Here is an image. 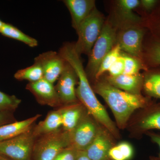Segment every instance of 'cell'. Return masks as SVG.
I'll list each match as a JSON object with an SVG mask.
<instances>
[{
    "mask_svg": "<svg viewBox=\"0 0 160 160\" xmlns=\"http://www.w3.org/2000/svg\"><path fill=\"white\" fill-rule=\"evenodd\" d=\"M58 52L70 64L77 74L78 86L76 92L78 100L99 124L109 132L114 138L119 139L120 134L117 126L96 96L84 69L81 56L75 50L74 44L66 43L60 48Z\"/></svg>",
    "mask_w": 160,
    "mask_h": 160,
    "instance_id": "1",
    "label": "cell"
},
{
    "mask_svg": "<svg viewBox=\"0 0 160 160\" xmlns=\"http://www.w3.org/2000/svg\"><path fill=\"white\" fill-rule=\"evenodd\" d=\"M92 89L95 92L103 98L111 109L117 126L120 129H125L128 126L135 112L153 102L148 97L132 94L116 88L106 80H97Z\"/></svg>",
    "mask_w": 160,
    "mask_h": 160,
    "instance_id": "2",
    "label": "cell"
},
{
    "mask_svg": "<svg viewBox=\"0 0 160 160\" xmlns=\"http://www.w3.org/2000/svg\"><path fill=\"white\" fill-rule=\"evenodd\" d=\"M117 26L110 20L105 21L99 36L89 56L85 69L88 78H94L104 58L117 44Z\"/></svg>",
    "mask_w": 160,
    "mask_h": 160,
    "instance_id": "3",
    "label": "cell"
},
{
    "mask_svg": "<svg viewBox=\"0 0 160 160\" xmlns=\"http://www.w3.org/2000/svg\"><path fill=\"white\" fill-rule=\"evenodd\" d=\"M105 22L103 14L96 8L80 24L76 30L78 40L74 44L75 50L79 55H89Z\"/></svg>",
    "mask_w": 160,
    "mask_h": 160,
    "instance_id": "4",
    "label": "cell"
},
{
    "mask_svg": "<svg viewBox=\"0 0 160 160\" xmlns=\"http://www.w3.org/2000/svg\"><path fill=\"white\" fill-rule=\"evenodd\" d=\"M70 146V132L60 129L44 135L35 142L31 160H52Z\"/></svg>",
    "mask_w": 160,
    "mask_h": 160,
    "instance_id": "5",
    "label": "cell"
},
{
    "mask_svg": "<svg viewBox=\"0 0 160 160\" xmlns=\"http://www.w3.org/2000/svg\"><path fill=\"white\" fill-rule=\"evenodd\" d=\"M32 129L0 142V156L9 160H31L35 139Z\"/></svg>",
    "mask_w": 160,
    "mask_h": 160,
    "instance_id": "6",
    "label": "cell"
},
{
    "mask_svg": "<svg viewBox=\"0 0 160 160\" xmlns=\"http://www.w3.org/2000/svg\"><path fill=\"white\" fill-rule=\"evenodd\" d=\"M145 27L143 25H134L121 29L117 33V44L119 45L122 51L142 59L143 41L146 33Z\"/></svg>",
    "mask_w": 160,
    "mask_h": 160,
    "instance_id": "7",
    "label": "cell"
},
{
    "mask_svg": "<svg viewBox=\"0 0 160 160\" xmlns=\"http://www.w3.org/2000/svg\"><path fill=\"white\" fill-rule=\"evenodd\" d=\"M101 126L86 112L76 127L70 132V146L78 151H85L96 136Z\"/></svg>",
    "mask_w": 160,
    "mask_h": 160,
    "instance_id": "8",
    "label": "cell"
},
{
    "mask_svg": "<svg viewBox=\"0 0 160 160\" xmlns=\"http://www.w3.org/2000/svg\"><path fill=\"white\" fill-rule=\"evenodd\" d=\"M78 75L74 69L66 62L55 86L56 89L63 106L77 102L78 99L75 86L78 82Z\"/></svg>",
    "mask_w": 160,
    "mask_h": 160,
    "instance_id": "9",
    "label": "cell"
},
{
    "mask_svg": "<svg viewBox=\"0 0 160 160\" xmlns=\"http://www.w3.org/2000/svg\"><path fill=\"white\" fill-rule=\"evenodd\" d=\"M130 128L138 135L144 134L154 129L160 130V102H152L140 109Z\"/></svg>",
    "mask_w": 160,
    "mask_h": 160,
    "instance_id": "10",
    "label": "cell"
},
{
    "mask_svg": "<svg viewBox=\"0 0 160 160\" xmlns=\"http://www.w3.org/2000/svg\"><path fill=\"white\" fill-rule=\"evenodd\" d=\"M66 62L59 52L53 51L43 52L34 59L42 69L43 78L52 84L58 79Z\"/></svg>",
    "mask_w": 160,
    "mask_h": 160,
    "instance_id": "11",
    "label": "cell"
},
{
    "mask_svg": "<svg viewBox=\"0 0 160 160\" xmlns=\"http://www.w3.org/2000/svg\"><path fill=\"white\" fill-rule=\"evenodd\" d=\"M53 84L43 78L37 82H29L26 89L34 95L38 102L41 105L62 107L63 105Z\"/></svg>",
    "mask_w": 160,
    "mask_h": 160,
    "instance_id": "12",
    "label": "cell"
},
{
    "mask_svg": "<svg viewBox=\"0 0 160 160\" xmlns=\"http://www.w3.org/2000/svg\"><path fill=\"white\" fill-rule=\"evenodd\" d=\"M113 138L109 132L101 126L94 140L84 152L92 160H110L109 152L115 145Z\"/></svg>",
    "mask_w": 160,
    "mask_h": 160,
    "instance_id": "13",
    "label": "cell"
},
{
    "mask_svg": "<svg viewBox=\"0 0 160 160\" xmlns=\"http://www.w3.org/2000/svg\"><path fill=\"white\" fill-rule=\"evenodd\" d=\"M139 0H119L116 2L115 13L117 26L121 29L126 26L145 25V20L135 14L133 10L140 6Z\"/></svg>",
    "mask_w": 160,
    "mask_h": 160,
    "instance_id": "14",
    "label": "cell"
},
{
    "mask_svg": "<svg viewBox=\"0 0 160 160\" xmlns=\"http://www.w3.org/2000/svg\"><path fill=\"white\" fill-rule=\"evenodd\" d=\"M63 2L69 9L72 26L76 31L80 24L96 8L94 0H64Z\"/></svg>",
    "mask_w": 160,
    "mask_h": 160,
    "instance_id": "15",
    "label": "cell"
},
{
    "mask_svg": "<svg viewBox=\"0 0 160 160\" xmlns=\"http://www.w3.org/2000/svg\"><path fill=\"white\" fill-rule=\"evenodd\" d=\"M106 81L112 86L132 94H142L143 75L122 74L117 77H107Z\"/></svg>",
    "mask_w": 160,
    "mask_h": 160,
    "instance_id": "16",
    "label": "cell"
},
{
    "mask_svg": "<svg viewBox=\"0 0 160 160\" xmlns=\"http://www.w3.org/2000/svg\"><path fill=\"white\" fill-rule=\"evenodd\" d=\"M63 130L70 132L76 127L87 110L81 102L64 105L60 107Z\"/></svg>",
    "mask_w": 160,
    "mask_h": 160,
    "instance_id": "17",
    "label": "cell"
},
{
    "mask_svg": "<svg viewBox=\"0 0 160 160\" xmlns=\"http://www.w3.org/2000/svg\"><path fill=\"white\" fill-rule=\"evenodd\" d=\"M41 116L37 114L27 119L0 126V142L10 139L32 129L34 123Z\"/></svg>",
    "mask_w": 160,
    "mask_h": 160,
    "instance_id": "18",
    "label": "cell"
},
{
    "mask_svg": "<svg viewBox=\"0 0 160 160\" xmlns=\"http://www.w3.org/2000/svg\"><path fill=\"white\" fill-rule=\"evenodd\" d=\"M62 113L60 108L58 110L50 112L45 120L40 122L32 131L36 138L49 134L57 131L62 127Z\"/></svg>",
    "mask_w": 160,
    "mask_h": 160,
    "instance_id": "19",
    "label": "cell"
},
{
    "mask_svg": "<svg viewBox=\"0 0 160 160\" xmlns=\"http://www.w3.org/2000/svg\"><path fill=\"white\" fill-rule=\"evenodd\" d=\"M143 75L142 90L146 96L160 100V66L149 68Z\"/></svg>",
    "mask_w": 160,
    "mask_h": 160,
    "instance_id": "20",
    "label": "cell"
},
{
    "mask_svg": "<svg viewBox=\"0 0 160 160\" xmlns=\"http://www.w3.org/2000/svg\"><path fill=\"white\" fill-rule=\"evenodd\" d=\"M142 59L148 69L160 66V40L152 35L143 49Z\"/></svg>",
    "mask_w": 160,
    "mask_h": 160,
    "instance_id": "21",
    "label": "cell"
},
{
    "mask_svg": "<svg viewBox=\"0 0 160 160\" xmlns=\"http://www.w3.org/2000/svg\"><path fill=\"white\" fill-rule=\"evenodd\" d=\"M0 33L6 37L18 40L33 48L38 46L37 40L27 35L20 29L8 23H4L0 30Z\"/></svg>",
    "mask_w": 160,
    "mask_h": 160,
    "instance_id": "22",
    "label": "cell"
},
{
    "mask_svg": "<svg viewBox=\"0 0 160 160\" xmlns=\"http://www.w3.org/2000/svg\"><path fill=\"white\" fill-rule=\"evenodd\" d=\"M134 155L133 147L130 143L121 142L112 147L109 152L110 160H130Z\"/></svg>",
    "mask_w": 160,
    "mask_h": 160,
    "instance_id": "23",
    "label": "cell"
},
{
    "mask_svg": "<svg viewBox=\"0 0 160 160\" xmlns=\"http://www.w3.org/2000/svg\"><path fill=\"white\" fill-rule=\"evenodd\" d=\"M14 77L18 81L26 80L29 82H37L43 78L42 69L39 64L34 62L31 66L18 70Z\"/></svg>",
    "mask_w": 160,
    "mask_h": 160,
    "instance_id": "24",
    "label": "cell"
},
{
    "mask_svg": "<svg viewBox=\"0 0 160 160\" xmlns=\"http://www.w3.org/2000/svg\"><path fill=\"white\" fill-rule=\"evenodd\" d=\"M124 60V71L123 74L134 75L140 73V70L148 69L142 59L132 56L122 52Z\"/></svg>",
    "mask_w": 160,
    "mask_h": 160,
    "instance_id": "25",
    "label": "cell"
},
{
    "mask_svg": "<svg viewBox=\"0 0 160 160\" xmlns=\"http://www.w3.org/2000/svg\"><path fill=\"white\" fill-rule=\"evenodd\" d=\"M121 47L118 44H116L111 51L104 58L96 74L94 79L97 80L99 79L106 72L108 71L109 68L118 60L122 53Z\"/></svg>",
    "mask_w": 160,
    "mask_h": 160,
    "instance_id": "26",
    "label": "cell"
},
{
    "mask_svg": "<svg viewBox=\"0 0 160 160\" xmlns=\"http://www.w3.org/2000/svg\"><path fill=\"white\" fill-rule=\"evenodd\" d=\"M145 25L151 31V35L160 40V3L154 12L146 18Z\"/></svg>",
    "mask_w": 160,
    "mask_h": 160,
    "instance_id": "27",
    "label": "cell"
},
{
    "mask_svg": "<svg viewBox=\"0 0 160 160\" xmlns=\"http://www.w3.org/2000/svg\"><path fill=\"white\" fill-rule=\"evenodd\" d=\"M21 100L14 95H9L0 91V112L13 110L18 107Z\"/></svg>",
    "mask_w": 160,
    "mask_h": 160,
    "instance_id": "28",
    "label": "cell"
},
{
    "mask_svg": "<svg viewBox=\"0 0 160 160\" xmlns=\"http://www.w3.org/2000/svg\"><path fill=\"white\" fill-rule=\"evenodd\" d=\"M80 152L69 146L60 152L52 160H77Z\"/></svg>",
    "mask_w": 160,
    "mask_h": 160,
    "instance_id": "29",
    "label": "cell"
},
{
    "mask_svg": "<svg viewBox=\"0 0 160 160\" xmlns=\"http://www.w3.org/2000/svg\"><path fill=\"white\" fill-rule=\"evenodd\" d=\"M124 71V60L122 54L111 66L108 72L109 76L117 77L123 74Z\"/></svg>",
    "mask_w": 160,
    "mask_h": 160,
    "instance_id": "30",
    "label": "cell"
},
{
    "mask_svg": "<svg viewBox=\"0 0 160 160\" xmlns=\"http://www.w3.org/2000/svg\"><path fill=\"white\" fill-rule=\"evenodd\" d=\"M160 3V1L157 0H141L139 6L147 14L146 18L154 12Z\"/></svg>",
    "mask_w": 160,
    "mask_h": 160,
    "instance_id": "31",
    "label": "cell"
},
{
    "mask_svg": "<svg viewBox=\"0 0 160 160\" xmlns=\"http://www.w3.org/2000/svg\"><path fill=\"white\" fill-rule=\"evenodd\" d=\"M146 134L150 138V139L153 143H155L158 146L159 148V153L158 157L160 158V133H157L149 131L147 132Z\"/></svg>",
    "mask_w": 160,
    "mask_h": 160,
    "instance_id": "32",
    "label": "cell"
},
{
    "mask_svg": "<svg viewBox=\"0 0 160 160\" xmlns=\"http://www.w3.org/2000/svg\"><path fill=\"white\" fill-rule=\"evenodd\" d=\"M77 160H92L85 154L84 151H81Z\"/></svg>",
    "mask_w": 160,
    "mask_h": 160,
    "instance_id": "33",
    "label": "cell"
},
{
    "mask_svg": "<svg viewBox=\"0 0 160 160\" xmlns=\"http://www.w3.org/2000/svg\"><path fill=\"white\" fill-rule=\"evenodd\" d=\"M7 120L6 115L2 113V112H0V126L4 125Z\"/></svg>",
    "mask_w": 160,
    "mask_h": 160,
    "instance_id": "34",
    "label": "cell"
},
{
    "mask_svg": "<svg viewBox=\"0 0 160 160\" xmlns=\"http://www.w3.org/2000/svg\"><path fill=\"white\" fill-rule=\"evenodd\" d=\"M149 160H160V158L154 156H150Z\"/></svg>",
    "mask_w": 160,
    "mask_h": 160,
    "instance_id": "35",
    "label": "cell"
},
{
    "mask_svg": "<svg viewBox=\"0 0 160 160\" xmlns=\"http://www.w3.org/2000/svg\"><path fill=\"white\" fill-rule=\"evenodd\" d=\"M4 23L5 22H3L2 21H1V19H0V30L2 29L3 25H4Z\"/></svg>",
    "mask_w": 160,
    "mask_h": 160,
    "instance_id": "36",
    "label": "cell"
},
{
    "mask_svg": "<svg viewBox=\"0 0 160 160\" xmlns=\"http://www.w3.org/2000/svg\"><path fill=\"white\" fill-rule=\"evenodd\" d=\"M0 160H9L8 159L6 158L2 157L0 156Z\"/></svg>",
    "mask_w": 160,
    "mask_h": 160,
    "instance_id": "37",
    "label": "cell"
}]
</instances>
